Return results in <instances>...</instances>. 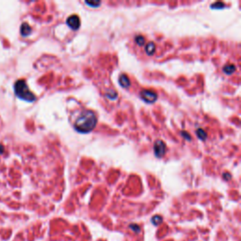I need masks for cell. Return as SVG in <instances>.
Returning a JSON list of instances; mask_svg holds the SVG:
<instances>
[{
    "label": "cell",
    "instance_id": "cell-1",
    "mask_svg": "<svg viewBox=\"0 0 241 241\" xmlns=\"http://www.w3.org/2000/svg\"><path fill=\"white\" fill-rule=\"evenodd\" d=\"M97 125V119L95 114L90 111L86 110L78 116L75 122V129L79 133H89L92 131Z\"/></svg>",
    "mask_w": 241,
    "mask_h": 241
},
{
    "label": "cell",
    "instance_id": "cell-2",
    "mask_svg": "<svg viewBox=\"0 0 241 241\" xmlns=\"http://www.w3.org/2000/svg\"><path fill=\"white\" fill-rule=\"evenodd\" d=\"M14 92H15L17 97H19L22 100H25L27 102H34L36 100V96L34 95V93H32L29 90L27 83L23 79L16 81L15 85H14Z\"/></svg>",
    "mask_w": 241,
    "mask_h": 241
},
{
    "label": "cell",
    "instance_id": "cell-3",
    "mask_svg": "<svg viewBox=\"0 0 241 241\" xmlns=\"http://www.w3.org/2000/svg\"><path fill=\"white\" fill-rule=\"evenodd\" d=\"M140 97L142 100L146 102V103L152 104V103H155L156 99H157V94H156L155 92H152V90H142L140 92Z\"/></svg>",
    "mask_w": 241,
    "mask_h": 241
},
{
    "label": "cell",
    "instance_id": "cell-4",
    "mask_svg": "<svg viewBox=\"0 0 241 241\" xmlns=\"http://www.w3.org/2000/svg\"><path fill=\"white\" fill-rule=\"evenodd\" d=\"M154 150H155V156L162 157L166 153V145L162 140H156L154 146Z\"/></svg>",
    "mask_w": 241,
    "mask_h": 241
},
{
    "label": "cell",
    "instance_id": "cell-5",
    "mask_svg": "<svg viewBox=\"0 0 241 241\" xmlns=\"http://www.w3.org/2000/svg\"><path fill=\"white\" fill-rule=\"evenodd\" d=\"M66 23L69 27H71L73 30H77L80 27V19L77 15H72L66 20Z\"/></svg>",
    "mask_w": 241,
    "mask_h": 241
},
{
    "label": "cell",
    "instance_id": "cell-6",
    "mask_svg": "<svg viewBox=\"0 0 241 241\" xmlns=\"http://www.w3.org/2000/svg\"><path fill=\"white\" fill-rule=\"evenodd\" d=\"M31 27H30V25H29L27 23H24V24H22L21 25V34L22 36H28L29 34L31 33Z\"/></svg>",
    "mask_w": 241,
    "mask_h": 241
},
{
    "label": "cell",
    "instance_id": "cell-7",
    "mask_svg": "<svg viewBox=\"0 0 241 241\" xmlns=\"http://www.w3.org/2000/svg\"><path fill=\"white\" fill-rule=\"evenodd\" d=\"M119 83L123 88H128L130 86V79L125 75H122L119 77Z\"/></svg>",
    "mask_w": 241,
    "mask_h": 241
},
{
    "label": "cell",
    "instance_id": "cell-8",
    "mask_svg": "<svg viewBox=\"0 0 241 241\" xmlns=\"http://www.w3.org/2000/svg\"><path fill=\"white\" fill-rule=\"evenodd\" d=\"M145 51H146V53H147V55H149V56H151V55L154 54L155 51V43H154V42H149L148 45H146Z\"/></svg>",
    "mask_w": 241,
    "mask_h": 241
},
{
    "label": "cell",
    "instance_id": "cell-9",
    "mask_svg": "<svg viewBox=\"0 0 241 241\" xmlns=\"http://www.w3.org/2000/svg\"><path fill=\"white\" fill-rule=\"evenodd\" d=\"M236 71V66L233 64H227L223 67V72L226 75H232Z\"/></svg>",
    "mask_w": 241,
    "mask_h": 241
},
{
    "label": "cell",
    "instance_id": "cell-10",
    "mask_svg": "<svg viewBox=\"0 0 241 241\" xmlns=\"http://www.w3.org/2000/svg\"><path fill=\"white\" fill-rule=\"evenodd\" d=\"M196 134H197V136H198V138H200V140H206V136H207V135L205 133V131H203V129H202V128L197 129Z\"/></svg>",
    "mask_w": 241,
    "mask_h": 241
},
{
    "label": "cell",
    "instance_id": "cell-11",
    "mask_svg": "<svg viewBox=\"0 0 241 241\" xmlns=\"http://www.w3.org/2000/svg\"><path fill=\"white\" fill-rule=\"evenodd\" d=\"M105 95H107V97L108 98V99L113 100V99H116L117 96H118V94H117V92H114V90H111L110 92H107V93H105Z\"/></svg>",
    "mask_w": 241,
    "mask_h": 241
},
{
    "label": "cell",
    "instance_id": "cell-12",
    "mask_svg": "<svg viewBox=\"0 0 241 241\" xmlns=\"http://www.w3.org/2000/svg\"><path fill=\"white\" fill-rule=\"evenodd\" d=\"M135 41H136V42L140 46H142V45H144V42H145V40H144L143 37H142V36H137L136 39H135Z\"/></svg>",
    "mask_w": 241,
    "mask_h": 241
},
{
    "label": "cell",
    "instance_id": "cell-13",
    "mask_svg": "<svg viewBox=\"0 0 241 241\" xmlns=\"http://www.w3.org/2000/svg\"><path fill=\"white\" fill-rule=\"evenodd\" d=\"M152 222L154 223L155 225H157L159 223H161L162 222V217L160 216H155L154 218H152Z\"/></svg>",
    "mask_w": 241,
    "mask_h": 241
},
{
    "label": "cell",
    "instance_id": "cell-14",
    "mask_svg": "<svg viewBox=\"0 0 241 241\" xmlns=\"http://www.w3.org/2000/svg\"><path fill=\"white\" fill-rule=\"evenodd\" d=\"M87 5H89L90 7H94V8H97L98 6H100L101 2H86Z\"/></svg>",
    "mask_w": 241,
    "mask_h": 241
},
{
    "label": "cell",
    "instance_id": "cell-15",
    "mask_svg": "<svg viewBox=\"0 0 241 241\" xmlns=\"http://www.w3.org/2000/svg\"><path fill=\"white\" fill-rule=\"evenodd\" d=\"M215 7H218L217 9H220V7H221V9L222 8H224V4L223 3H221V2H217V3H215V4H213L212 6H211V8H215Z\"/></svg>",
    "mask_w": 241,
    "mask_h": 241
},
{
    "label": "cell",
    "instance_id": "cell-16",
    "mask_svg": "<svg viewBox=\"0 0 241 241\" xmlns=\"http://www.w3.org/2000/svg\"><path fill=\"white\" fill-rule=\"evenodd\" d=\"M130 228L132 229L134 232H137V233L140 232V227H138V225H133V224H131V225H130Z\"/></svg>",
    "mask_w": 241,
    "mask_h": 241
},
{
    "label": "cell",
    "instance_id": "cell-17",
    "mask_svg": "<svg viewBox=\"0 0 241 241\" xmlns=\"http://www.w3.org/2000/svg\"><path fill=\"white\" fill-rule=\"evenodd\" d=\"M182 135H184V137H185L186 138H187V140H191V138H190V137H189V134H188V133H186V132H185V131H183V132H182Z\"/></svg>",
    "mask_w": 241,
    "mask_h": 241
},
{
    "label": "cell",
    "instance_id": "cell-18",
    "mask_svg": "<svg viewBox=\"0 0 241 241\" xmlns=\"http://www.w3.org/2000/svg\"><path fill=\"white\" fill-rule=\"evenodd\" d=\"M223 178H224V179H227V180H229V179H231V175H230L229 173H224V174H223Z\"/></svg>",
    "mask_w": 241,
    "mask_h": 241
},
{
    "label": "cell",
    "instance_id": "cell-19",
    "mask_svg": "<svg viewBox=\"0 0 241 241\" xmlns=\"http://www.w3.org/2000/svg\"><path fill=\"white\" fill-rule=\"evenodd\" d=\"M3 153H4V147H3V145L0 144V155H2Z\"/></svg>",
    "mask_w": 241,
    "mask_h": 241
}]
</instances>
